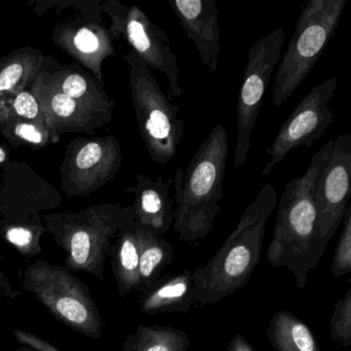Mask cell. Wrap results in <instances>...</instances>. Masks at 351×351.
Masks as SVG:
<instances>
[{
	"label": "cell",
	"mask_w": 351,
	"mask_h": 351,
	"mask_svg": "<svg viewBox=\"0 0 351 351\" xmlns=\"http://www.w3.org/2000/svg\"><path fill=\"white\" fill-rule=\"evenodd\" d=\"M287 32L277 28L271 34L256 40L248 53V62L244 69V77L238 94L237 138L234 154L236 169L243 167L252 147V135L260 114L263 97L270 83L273 71L280 60Z\"/></svg>",
	"instance_id": "obj_7"
},
{
	"label": "cell",
	"mask_w": 351,
	"mask_h": 351,
	"mask_svg": "<svg viewBox=\"0 0 351 351\" xmlns=\"http://www.w3.org/2000/svg\"><path fill=\"white\" fill-rule=\"evenodd\" d=\"M330 338L340 346L351 345V289L335 305L330 318Z\"/></svg>",
	"instance_id": "obj_26"
},
{
	"label": "cell",
	"mask_w": 351,
	"mask_h": 351,
	"mask_svg": "<svg viewBox=\"0 0 351 351\" xmlns=\"http://www.w3.org/2000/svg\"><path fill=\"white\" fill-rule=\"evenodd\" d=\"M106 11L112 20L108 29L112 38L126 40L149 69L167 75L169 93L173 97H182L180 67L167 34L136 5L126 7L118 1H110L106 5Z\"/></svg>",
	"instance_id": "obj_9"
},
{
	"label": "cell",
	"mask_w": 351,
	"mask_h": 351,
	"mask_svg": "<svg viewBox=\"0 0 351 351\" xmlns=\"http://www.w3.org/2000/svg\"><path fill=\"white\" fill-rule=\"evenodd\" d=\"M26 285L57 317L71 328L99 336L101 322L84 285L62 267L38 263L28 267Z\"/></svg>",
	"instance_id": "obj_8"
},
{
	"label": "cell",
	"mask_w": 351,
	"mask_h": 351,
	"mask_svg": "<svg viewBox=\"0 0 351 351\" xmlns=\"http://www.w3.org/2000/svg\"><path fill=\"white\" fill-rule=\"evenodd\" d=\"M136 182L126 190L135 196L132 206L135 223L158 235H165L173 225L171 182H166L162 176L152 180L141 174Z\"/></svg>",
	"instance_id": "obj_16"
},
{
	"label": "cell",
	"mask_w": 351,
	"mask_h": 351,
	"mask_svg": "<svg viewBox=\"0 0 351 351\" xmlns=\"http://www.w3.org/2000/svg\"><path fill=\"white\" fill-rule=\"evenodd\" d=\"M266 336L276 351H322L309 326L285 310L271 318Z\"/></svg>",
	"instance_id": "obj_20"
},
{
	"label": "cell",
	"mask_w": 351,
	"mask_h": 351,
	"mask_svg": "<svg viewBox=\"0 0 351 351\" xmlns=\"http://www.w3.org/2000/svg\"><path fill=\"white\" fill-rule=\"evenodd\" d=\"M346 0H309L281 55L273 88V104L280 108L310 75L334 36Z\"/></svg>",
	"instance_id": "obj_5"
},
{
	"label": "cell",
	"mask_w": 351,
	"mask_h": 351,
	"mask_svg": "<svg viewBox=\"0 0 351 351\" xmlns=\"http://www.w3.org/2000/svg\"><path fill=\"white\" fill-rule=\"evenodd\" d=\"M188 335L172 326H141L129 338L125 351H189Z\"/></svg>",
	"instance_id": "obj_23"
},
{
	"label": "cell",
	"mask_w": 351,
	"mask_h": 351,
	"mask_svg": "<svg viewBox=\"0 0 351 351\" xmlns=\"http://www.w3.org/2000/svg\"><path fill=\"white\" fill-rule=\"evenodd\" d=\"M276 206V191L267 184L217 254L204 266L192 269L195 302L215 304L247 285L260 263L266 223Z\"/></svg>",
	"instance_id": "obj_2"
},
{
	"label": "cell",
	"mask_w": 351,
	"mask_h": 351,
	"mask_svg": "<svg viewBox=\"0 0 351 351\" xmlns=\"http://www.w3.org/2000/svg\"><path fill=\"white\" fill-rule=\"evenodd\" d=\"M338 85L337 77H330L315 86L298 104L277 133L276 138L267 149L268 162L263 169L264 178L271 174L275 166L300 147H310L334 123L330 108Z\"/></svg>",
	"instance_id": "obj_10"
},
{
	"label": "cell",
	"mask_w": 351,
	"mask_h": 351,
	"mask_svg": "<svg viewBox=\"0 0 351 351\" xmlns=\"http://www.w3.org/2000/svg\"><path fill=\"white\" fill-rule=\"evenodd\" d=\"M204 66L215 73L221 54L219 9L215 0H167Z\"/></svg>",
	"instance_id": "obj_14"
},
{
	"label": "cell",
	"mask_w": 351,
	"mask_h": 351,
	"mask_svg": "<svg viewBox=\"0 0 351 351\" xmlns=\"http://www.w3.org/2000/svg\"><path fill=\"white\" fill-rule=\"evenodd\" d=\"M116 275L122 295L141 287L139 279L138 225L135 221L118 234Z\"/></svg>",
	"instance_id": "obj_22"
},
{
	"label": "cell",
	"mask_w": 351,
	"mask_h": 351,
	"mask_svg": "<svg viewBox=\"0 0 351 351\" xmlns=\"http://www.w3.org/2000/svg\"><path fill=\"white\" fill-rule=\"evenodd\" d=\"M47 228L69 252L66 264L73 270L99 275L110 241L134 221L132 206L95 205L79 213L45 217Z\"/></svg>",
	"instance_id": "obj_4"
},
{
	"label": "cell",
	"mask_w": 351,
	"mask_h": 351,
	"mask_svg": "<svg viewBox=\"0 0 351 351\" xmlns=\"http://www.w3.org/2000/svg\"><path fill=\"white\" fill-rule=\"evenodd\" d=\"M8 241L22 252H29L34 248V233L27 227H11L5 233Z\"/></svg>",
	"instance_id": "obj_28"
},
{
	"label": "cell",
	"mask_w": 351,
	"mask_h": 351,
	"mask_svg": "<svg viewBox=\"0 0 351 351\" xmlns=\"http://www.w3.org/2000/svg\"><path fill=\"white\" fill-rule=\"evenodd\" d=\"M129 66V84L141 138L149 158L166 165L178 152L184 132L180 108L157 83V77L134 51L123 55Z\"/></svg>",
	"instance_id": "obj_6"
},
{
	"label": "cell",
	"mask_w": 351,
	"mask_h": 351,
	"mask_svg": "<svg viewBox=\"0 0 351 351\" xmlns=\"http://www.w3.org/2000/svg\"><path fill=\"white\" fill-rule=\"evenodd\" d=\"M192 269H184L172 276L163 277L145 289L141 300L143 313H186L194 303Z\"/></svg>",
	"instance_id": "obj_17"
},
{
	"label": "cell",
	"mask_w": 351,
	"mask_h": 351,
	"mask_svg": "<svg viewBox=\"0 0 351 351\" xmlns=\"http://www.w3.org/2000/svg\"><path fill=\"white\" fill-rule=\"evenodd\" d=\"M44 55L32 47L0 59V104L28 89L42 71Z\"/></svg>",
	"instance_id": "obj_19"
},
{
	"label": "cell",
	"mask_w": 351,
	"mask_h": 351,
	"mask_svg": "<svg viewBox=\"0 0 351 351\" xmlns=\"http://www.w3.org/2000/svg\"><path fill=\"white\" fill-rule=\"evenodd\" d=\"M43 73L57 91L95 112L112 116L114 100L104 91V85L89 73L67 67L53 73L43 69Z\"/></svg>",
	"instance_id": "obj_18"
},
{
	"label": "cell",
	"mask_w": 351,
	"mask_h": 351,
	"mask_svg": "<svg viewBox=\"0 0 351 351\" xmlns=\"http://www.w3.org/2000/svg\"><path fill=\"white\" fill-rule=\"evenodd\" d=\"M0 132L13 147L27 145L32 149H42L60 141L49 131L46 125L15 118L1 119Z\"/></svg>",
	"instance_id": "obj_24"
},
{
	"label": "cell",
	"mask_w": 351,
	"mask_h": 351,
	"mask_svg": "<svg viewBox=\"0 0 351 351\" xmlns=\"http://www.w3.org/2000/svg\"><path fill=\"white\" fill-rule=\"evenodd\" d=\"M229 152L227 130L219 123L201 143L186 171L176 170L172 227L182 241L197 243L213 229L221 213Z\"/></svg>",
	"instance_id": "obj_3"
},
{
	"label": "cell",
	"mask_w": 351,
	"mask_h": 351,
	"mask_svg": "<svg viewBox=\"0 0 351 351\" xmlns=\"http://www.w3.org/2000/svg\"><path fill=\"white\" fill-rule=\"evenodd\" d=\"M123 154L114 136L75 138L69 143L60 167L67 198L89 196L116 178Z\"/></svg>",
	"instance_id": "obj_11"
},
{
	"label": "cell",
	"mask_w": 351,
	"mask_h": 351,
	"mask_svg": "<svg viewBox=\"0 0 351 351\" xmlns=\"http://www.w3.org/2000/svg\"><path fill=\"white\" fill-rule=\"evenodd\" d=\"M15 336L20 342L24 344L29 345L34 347V349H38L40 351H60L53 345L49 344L47 341L30 334V332H23V330H15Z\"/></svg>",
	"instance_id": "obj_29"
},
{
	"label": "cell",
	"mask_w": 351,
	"mask_h": 351,
	"mask_svg": "<svg viewBox=\"0 0 351 351\" xmlns=\"http://www.w3.org/2000/svg\"><path fill=\"white\" fill-rule=\"evenodd\" d=\"M8 158H9V152H8L5 147L0 145V165L5 163V162L7 161Z\"/></svg>",
	"instance_id": "obj_31"
},
{
	"label": "cell",
	"mask_w": 351,
	"mask_h": 351,
	"mask_svg": "<svg viewBox=\"0 0 351 351\" xmlns=\"http://www.w3.org/2000/svg\"><path fill=\"white\" fill-rule=\"evenodd\" d=\"M351 133H342L334 141L328 165L318 180L314 200L317 229L328 245L350 206Z\"/></svg>",
	"instance_id": "obj_12"
},
{
	"label": "cell",
	"mask_w": 351,
	"mask_h": 351,
	"mask_svg": "<svg viewBox=\"0 0 351 351\" xmlns=\"http://www.w3.org/2000/svg\"><path fill=\"white\" fill-rule=\"evenodd\" d=\"M53 42L104 85L102 64L116 55L108 29L97 22H69L55 28Z\"/></svg>",
	"instance_id": "obj_15"
},
{
	"label": "cell",
	"mask_w": 351,
	"mask_h": 351,
	"mask_svg": "<svg viewBox=\"0 0 351 351\" xmlns=\"http://www.w3.org/2000/svg\"><path fill=\"white\" fill-rule=\"evenodd\" d=\"M30 90L40 104L45 125L51 133L60 139L64 133H90L108 124L112 116L95 112L69 96L57 91L40 71Z\"/></svg>",
	"instance_id": "obj_13"
},
{
	"label": "cell",
	"mask_w": 351,
	"mask_h": 351,
	"mask_svg": "<svg viewBox=\"0 0 351 351\" xmlns=\"http://www.w3.org/2000/svg\"><path fill=\"white\" fill-rule=\"evenodd\" d=\"M334 141H328L312 157L301 178L285 186L277 209L267 261L274 268L293 272L299 289H305L310 271L318 266L328 245L317 229L315 195L318 180L330 161Z\"/></svg>",
	"instance_id": "obj_1"
},
{
	"label": "cell",
	"mask_w": 351,
	"mask_h": 351,
	"mask_svg": "<svg viewBox=\"0 0 351 351\" xmlns=\"http://www.w3.org/2000/svg\"><path fill=\"white\" fill-rule=\"evenodd\" d=\"M139 279L143 289L161 278L173 258V246L163 236L138 226Z\"/></svg>",
	"instance_id": "obj_21"
},
{
	"label": "cell",
	"mask_w": 351,
	"mask_h": 351,
	"mask_svg": "<svg viewBox=\"0 0 351 351\" xmlns=\"http://www.w3.org/2000/svg\"><path fill=\"white\" fill-rule=\"evenodd\" d=\"M5 118L19 119L45 125L40 104L30 88L0 104V120Z\"/></svg>",
	"instance_id": "obj_25"
},
{
	"label": "cell",
	"mask_w": 351,
	"mask_h": 351,
	"mask_svg": "<svg viewBox=\"0 0 351 351\" xmlns=\"http://www.w3.org/2000/svg\"><path fill=\"white\" fill-rule=\"evenodd\" d=\"M342 223V233L337 243L330 266L334 277L345 276L351 272V205L347 208Z\"/></svg>",
	"instance_id": "obj_27"
},
{
	"label": "cell",
	"mask_w": 351,
	"mask_h": 351,
	"mask_svg": "<svg viewBox=\"0 0 351 351\" xmlns=\"http://www.w3.org/2000/svg\"><path fill=\"white\" fill-rule=\"evenodd\" d=\"M225 351H256L240 334L234 336Z\"/></svg>",
	"instance_id": "obj_30"
}]
</instances>
